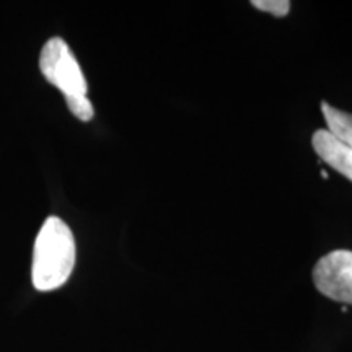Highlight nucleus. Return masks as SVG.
I'll return each instance as SVG.
<instances>
[{"label":"nucleus","mask_w":352,"mask_h":352,"mask_svg":"<svg viewBox=\"0 0 352 352\" xmlns=\"http://www.w3.org/2000/svg\"><path fill=\"white\" fill-rule=\"evenodd\" d=\"M65 103H67L70 113H72L76 118H78L80 121L87 122V121L94 120L95 109H94V104H91V101L87 98V95L85 96H67V98H65Z\"/></svg>","instance_id":"obj_6"},{"label":"nucleus","mask_w":352,"mask_h":352,"mask_svg":"<svg viewBox=\"0 0 352 352\" xmlns=\"http://www.w3.org/2000/svg\"><path fill=\"white\" fill-rule=\"evenodd\" d=\"M252 6L274 16H285L290 10V2L287 0H253Z\"/></svg>","instance_id":"obj_7"},{"label":"nucleus","mask_w":352,"mask_h":352,"mask_svg":"<svg viewBox=\"0 0 352 352\" xmlns=\"http://www.w3.org/2000/svg\"><path fill=\"white\" fill-rule=\"evenodd\" d=\"M44 78L67 96H85L88 85L77 57L63 38H51L39 56Z\"/></svg>","instance_id":"obj_2"},{"label":"nucleus","mask_w":352,"mask_h":352,"mask_svg":"<svg viewBox=\"0 0 352 352\" xmlns=\"http://www.w3.org/2000/svg\"><path fill=\"white\" fill-rule=\"evenodd\" d=\"M314 284L324 297L352 305V252L324 254L314 267Z\"/></svg>","instance_id":"obj_3"},{"label":"nucleus","mask_w":352,"mask_h":352,"mask_svg":"<svg viewBox=\"0 0 352 352\" xmlns=\"http://www.w3.org/2000/svg\"><path fill=\"white\" fill-rule=\"evenodd\" d=\"M314 148L321 160L331 168L340 171L342 176L352 182V148L336 139L328 129H320L311 139Z\"/></svg>","instance_id":"obj_4"},{"label":"nucleus","mask_w":352,"mask_h":352,"mask_svg":"<svg viewBox=\"0 0 352 352\" xmlns=\"http://www.w3.org/2000/svg\"><path fill=\"white\" fill-rule=\"evenodd\" d=\"M76 266V240L59 217L46 219L33 250L32 279L39 292H51L67 283Z\"/></svg>","instance_id":"obj_1"},{"label":"nucleus","mask_w":352,"mask_h":352,"mask_svg":"<svg viewBox=\"0 0 352 352\" xmlns=\"http://www.w3.org/2000/svg\"><path fill=\"white\" fill-rule=\"evenodd\" d=\"M321 111H323L324 121L328 124V131L342 144L352 148V114L331 107L327 101L321 103Z\"/></svg>","instance_id":"obj_5"}]
</instances>
